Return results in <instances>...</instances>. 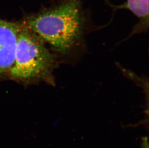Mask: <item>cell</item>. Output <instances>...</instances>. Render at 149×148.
<instances>
[{
	"label": "cell",
	"mask_w": 149,
	"mask_h": 148,
	"mask_svg": "<svg viewBox=\"0 0 149 148\" xmlns=\"http://www.w3.org/2000/svg\"><path fill=\"white\" fill-rule=\"evenodd\" d=\"M56 65L45 42L24 25L18 33L15 60L9 74L20 81L50 80Z\"/></svg>",
	"instance_id": "2"
},
{
	"label": "cell",
	"mask_w": 149,
	"mask_h": 148,
	"mask_svg": "<svg viewBox=\"0 0 149 148\" xmlns=\"http://www.w3.org/2000/svg\"><path fill=\"white\" fill-rule=\"evenodd\" d=\"M141 148H149V143L147 137H143L141 141Z\"/></svg>",
	"instance_id": "5"
},
{
	"label": "cell",
	"mask_w": 149,
	"mask_h": 148,
	"mask_svg": "<svg viewBox=\"0 0 149 148\" xmlns=\"http://www.w3.org/2000/svg\"><path fill=\"white\" fill-rule=\"evenodd\" d=\"M21 25L0 19V77L9 73L14 62Z\"/></svg>",
	"instance_id": "3"
},
{
	"label": "cell",
	"mask_w": 149,
	"mask_h": 148,
	"mask_svg": "<svg viewBox=\"0 0 149 148\" xmlns=\"http://www.w3.org/2000/svg\"><path fill=\"white\" fill-rule=\"evenodd\" d=\"M114 9H125L130 10L139 19L130 35L148 30L149 27V0H127L121 5L114 6L106 0Z\"/></svg>",
	"instance_id": "4"
},
{
	"label": "cell",
	"mask_w": 149,
	"mask_h": 148,
	"mask_svg": "<svg viewBox=\"0 0 149 148\" xmlns=\"http://www.w3.org/2000/svg\"><path fill=\"white\" fill-rule=\"evenodd\" d=\"M84 19L78 0H68L30 17L24 25L61 55H66L80 41Z\"/></svg>",
	"instance_id": "1"
}]
</instances>
